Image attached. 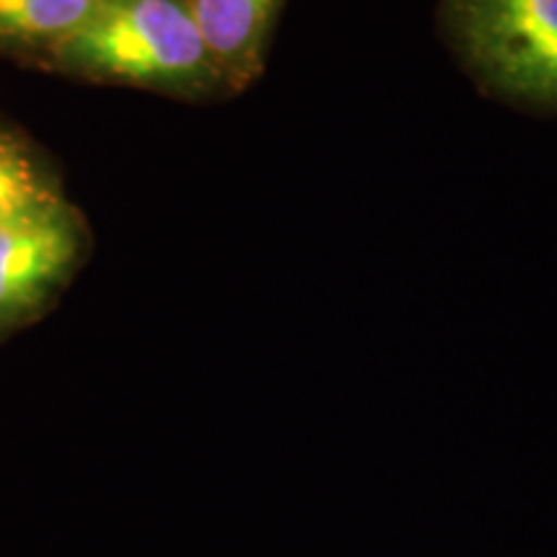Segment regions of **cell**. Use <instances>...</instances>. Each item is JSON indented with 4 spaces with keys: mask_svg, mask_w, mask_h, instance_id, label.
Returning <instances> with one entry per match:
<instances>
[{
    "mask_svg": "<svg viewBox=\"0 0 557 557\" xmlns=\"http://www.w3.org/2000/svg\"><path fill=\"white\" fill-rule=\"evenodd\" d=\"M227 86L259 75L282 0H186Z\"/></svg>",
    "mask_w": 557,
    "mask_h": 557,
    "instance_id": "277c9868",
    "label": "cell"
},
{
    "mask_svg": "<svg viewBox=\"0 0 557 557\" xmlns=\"http://www.w3.org/2000/svg\"><path fill=\"white\" fill-rule=\"evenodd\" d=\"M442 21L487 94L557 114V0H442Z\"/></svg>",
    "mask_w": 557,
    "mask_h": 557,
    "instance_id": "7a4b0ae2",
    "label": "cell"
},
{
    "mask_svg": "<svg viewBox=\"0 0 557 557\" xmlns=\"http://www.w3.org/2000/svg\"><path fill=\"white\" fill-rule=\"evenodd\" d=\"M65 201L37 158L16 137L0 135V225Z\"/></svg>",
    "mask_w": 557,
    "mask_h": 557,
    "instance_id": "8992f818",
    "label": "cell"
},
{
    "mask_svg": "<svg viewBox=\"0 0 557 557\" xmlns=\"http://www.w3.org/2000/svg\"><path fill=\"white\" fill-rule=\"evenodd\" d=\"M103 0H0V41L54 47L94 16Z\"/></svg>",
    "mask_w": 557,
    "mask_h": 557,
    "instance_id": "5b68a950",
    "label": "cell"
},
{
    "mask_svg": "<svg viewBox=\"0 0 557 557\" xmlns=\"http://www.w3.org/2000/svg\"><path fill=\"white\" fill-rule=\"evenodd\" d=\"M50 50L62 67L90 78L171 94L227 86L186 0H103Z\"/></svg>",
    "mask_w": 557,
    "mask_h": 557,
    "instance_id": "6da1fadb",
    "label": "cell"
},
{
    "mask_svg": "<svg viewBox=\"0 0 557 557\" xmlns=\"http://www.w3.org/2000/svg\"><path fill=\"white\" fill-rule=\"evenodd\" d=\"M81 248V220L65 201L0 225V331L41 308L78 263Z\"/></svg>",
    "mask_w": 557,
    "mask_h": 557,
    "instance_id": "3957f363",
    "label": "cell"
}]
</instances>
